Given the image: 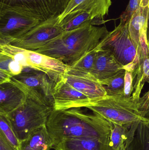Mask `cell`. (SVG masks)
<instances>
[{"label": "cell", "instance_id": "6da1fadb", "mask_svg": "<svg viewBox=\"0 0 149 150\" xmlns=\"http://www.w3.org/2000/svg\"><path fill=\"white\" fill-rule=\"evenodd\" d=\"M46 127L55 145L67 138H109L113 125L97 114L87 113L81 108H75L54 109Z\"/></svg>", "mask_w": 149, "mask_h": 150}, {"label": "cell", "instance_id": "7a4b0ae2", "mask_svg": "<svg viewBox=\"0 0 149 150\" xmlns=\"http://www.w3.org/2000/svg\"><path fill=\"white\" fill-rule=\"evenodd\" d=\"M108 32L106 26L86 22L77 29L64 32L35 52L59 60L69 67L95 48Z\"/></svg>", "mask_w": 149, "mask_h": 150}, {"label": "cell", "instance_id": "3957f363", "mask_svg": "<svg viewBox=\"0 0 149 150\" xmlns=\"http://www.w3.org/2000/svg\"><path fill=\"white\" fill-rule=\"evenodd\" d=\"M86 108L101 115L112 123L131 126L136 122L148 121L138 109L137 102L133 96H108L92 100Z\"/></svg>", "mask_w": 149, "mask_h": 150}, {"label": "cell", "instance_id": "277c9868", "mask_svg": "<svg viewBox=\"0 0 149 150\" xmlns=\"http://www.w3.org/2000/svg\"><path fill=\"white\" fill-rule=\"evenodd\" d=\"M53 110L54 107L43 105L26 96L25 101L22 105L5 116L20 142L46 125Z\"/></svg>", "mask_w": 149, "mask_h": 150}, {"label": "cell", "instance_id": "5b68a950", "mask_svg": "<svg viewBox=\"0 0 149 150\" xmlns=\"http://www.w3.org/2000/svg\"><path fill=\"white\" fill-rule=\"evenodd\" d=\"M45 20L26 9L0 5V45L21 38Z\"/></svg>", "mask_w": 149, "mask_h": 150}, {"label": "cell", "instance_id": "8992f818", "mask_svg": "<svg viewBox=\"0 0 149 150\" xmlns=\"http://www.w3.org/2000/svg\"><path fill=\"white\" fill-rule=\"evenodd\" d=\"M10 82L22 90L28 98L43 105L54 106V83L43 72L29 67H23L22 73L13 76Z\"/></svg>", "mask_w": 149, "mask_h": 150}, {"label": "cell", "instance_id": "52a82bcc", "mask_svg": "<svg viewBox=\"0 0 149 150\" xmlns=\"http://www.w3.org/2000/svg\"><path fill=\"white\" fill-rule=\"evenodd\" d=\"M129 21L120 20L119 25L109 32L97 46L99 50L110 52L124 67L134 61L137 53L129 30Z\"/></svg>", "mask_w": 149, "mask_h": 150}, {"label": "cell", "instance_id": "ba28073f", "mask_svg": "<svg viewBox=\"0 0 149 150\" xmlns=\"http://www.w3.org/2000/svg\"><path fill=\"white\" fill-rule=\"evenodd\" d=\"M58 21L59 17L45 20L9 44L25 50L36 51L64 32Z\"/></svg>", "mask_w": 149, "mask_h": 150}, {"label": "cell", "instance_id": "9c48e42d", "mask_svg": "<svg viewBox=\"0 0 149 150\" xmlns=\"http://www.w3.org/2000/svg\"><path fill=\"white\" fill-rule=\"evenodd\" d=\"M54 109L86 108L92 100L68 84L63 77L54 83L52 91Z\"/></svg>", "mask_w": 149, "mask_h": 150}, {"label": "cell", "instance_id": "30bf717a", "mask_svg": "<svg viewBox=\"0 0 149 150\" xmlns=\"http://www.w3.org/2000/svg\"><path fill=\"white\" fill-rule=\"evenodd\" d=\"M71 0H0V5L22 8L43 17L45 20L59 17Z\"/></svg>", "mask_w": 149, "mask_h": 150}, {"label": "cell", "instance_id": "8fae6325", "mask_svg": "<svg viewBox=\"0 0 149 150\" xmlns=\"http://www.w3.org/2000/svg\"><path fill=\"white\" fill-rule=\"evenodd\" d=\"M24 50L28 67L43 72L54 84L62 78L69 67L59 60L35 51Z\"/></svg>", "mask_w": 149, "mask_h": 150}, {"label": "cell", "instance_id": "7c38bea8", "mask_svg": "<svg viewBox=\"0 0 149 150\" xmlns=\"http://www.w3.org/2000/svg\"><path fill=\"white\" fill-rule=\"evenodd\" d=\"M111 4V0H71L64 11L59 16L58 24L67 14L78 10L88 12L94 19L105 22L103 17L108 14Z\"/></svg>", "mask_w": 149, "mask_h": 150}, {"label": "cell", "instance_id": "4fadbf2b", "mask_svg": "<svg viewBox=\"0 0 149 150\" xmlns=\"http://www.w3.org/2000/svg\"><path fill=\"white\" fill-rule=\"evenodd\" d=\"M63 78L92 100L107 96L104 86L91 76L73 74L66 71Z\"/></svg>", "mask_w": 149, "mask_h": 150}, {"label": "cell", "instance_id": "5bb4252c", "mask_svg": "<svg viewBox=\"0 0 149 150\" xmlns=\"http://www.w3.org/2000/svg\"><path fill=\"white\" fill-rule=\"evenodd\" d=\"M124 68L125 67L110 52L99 50L90 76L99 83L113 76Z\"/></svg>", "mask_w": 149, "mask_h": 150}, {"label": "cell", "instance_id": "9a60e30c", "mask_svg": "<svg viewBox=\"0 0 149 150\" xmlns=\"http://www.w3.org/2000/svg\"><path fill=\"white\" fill-rule=\"evenodd\" d=\"M125 70L132 72L134 99L138 102L144 84L149 83V52L147 54L136 55L134 61L125 67Z\"/></svg>", "mask_w": 149, "mask_h": 150}, {"label": "cell", "instance_id": "2e32d148", "mask_svg": "<svg viewBox=\"0 0 149 150\" xmlns=\"http://www.w3.org/2000/svg\"><path fill=\"white\" fill-rule=\"evenodd\" d=\"M110 138L79 137L64 139L54 145L55 150H113Z\"/></svg>", "mask_w": 149, "mask_h": 150}, {"label": "cell", "instance_id": "e0dca14e", "mask_svg": "<svg viewBox=\"0 0 149 150\" xmlns=\"http://www.w3.org/2000/svg\"><path fill=\"white\" fill-rule=\"evenodd\" d=\"M25 99V94L11 82L0 84V115H7L14 112Z\"/></svg>", "mask_w": 149, "mask_h": 150}, {"label": "cell", "instance_id": "ac0fdd59", "mask_svg": "<svg viewBox=\"0 0 149 150\" xmlns=\"http://www.w3.org/2000/svg\"><path fill=\"white\" fill-rule=\"evenodd\" d=\"M129 30L136 50L142 34L148 36L149 43V6H140L134 12L129 20Z\"/></svg>", "mask_w": 149, "mask_h": 150}, {"label": "cell", "instance_id": "d6986e66", "mask_svg": "<svg viewBox=\"0 0 149 150\" xmlns=\"http://www.w3.org/2000/svg\"><path fill=\"white\" fill-rule=\"evenodd\" d=\"M126 150H149V120L134 123L129 128Z\"/></svg>", "mask_w": 149, "mask_h": 150}, {"label": "cell", "instance_id": "ffe728a7", "mask_svg": "<svg viewBox=\"0 0 149 150\" xmlns=\"http://www.w3.org/2000/svg\"><path fill=\"white\" fill-rule=\"evenodd\" d=\"M54 143L46 125L38 129L27 138L20 142V150H50L53 149Z\"/></svg>", "mask_w": 149, "mask_h": 150}, {"label": "cell", "instance_id": "44dd1931", "mask_svg": "<svg viewBox=\"0 0 149 150\" xmlns=\"http://www.w3.org/2000/svg\"><path fill=\"white\" fill-rule=\"evenodd\" d=\"M87 22H92L94 25H99L105 23L94 19L88 12L78 10L67 14L59 24L64 32H67L77 29Z\"/></svg>", "mask_w": 149, "mask_h": 150}, {"label": "cell", "instance_id": "7402d4cb", "mask_svg": "<svg viewBox=\"0 0 149 150\" xmlns=\"http://www.w3.org/2000/svg\"><path fill=\"white\" fill-rule=\"evenodd\" d=\"M98 51L99 50L96 47L69 67L66 72L73 74L90 76L94 66Z\"/></svg>", "mask_w": 149, "mask_h": 150}, {"label": "cell", "instance_id": "603a6c76", "mask_svg": "<svg viewBox=\"0 0 149 150\" xmlns=\"http://www.w3.org/2000/svg\"><path fill=\"white\" fill-rule=\"evenodd\" d=\"M125 73V69H122L113 76L99 82L104 86L107 96L123 95Z\"/></svg>", "mask_w": 149, "mask_h": 150}, {"label": "cell", "instance_id": "cb8c5ba5", "mask_svg": "<svg viewBox=\"0 0 149 150\" xmlns=\"http://www.w3.org/2000/svg\"><path fill=\"white\" fill-rule=\"evenodd\" d=\"M113 124V127L110 135L109 144L113 150H119L122 145L125 144L128 131L130 126Z\"/></svg>", "mask_w": 149, "mask_h": 150}, {"label": "cell", "instance_id": "d4e9b609", "mask_svg": "<svg viewBox=\"0 0 149 150\" xmlns=\"http://www.w3.org/2000/svg\"><path fill=\"white\" fill-rule=\"evenodd\" d=\"M0 133L16 150L19 149L20 142L5 115H0Z\"/></svg>", "mask_w": 149, "mask_h": 150}, {"label": "cell", "instance_id": "484cf974", "mask_svg": "<svg viewBox=\"0 0 149 150\" xmlns=\"http://www.w3.org/2000/svg\"><path fill=\"white\" fill-rule=\"evenodd\" d=\"M149 6V0H130L126 11L121 16L120 20L129 21L140 6Z\"/></svg>", "mask_w": 149, "mask_h": 150}, {"label": "cell", "instance_id": "4316f807", "mask_svg": "<svg viewBox=\"0 0 149 150\" xmlns=\"http://www.w3.org/2000/svg\"><path fill=\"white\" fill-rule=\"evenodd\" d=\"M137 105L138 109L143 115L146 118H149V91L140 98Z\"/></svg>", "mask_w": 149, "mask_h": 150}, {"label": "cell", "instance_id": "83f0119b", "mask_svg": "<svg viewBox=\"0 0 149 150\" xmlns=\"http://www.w3.org/2000/svg\"><path fill=\"white\" fill-rule=\"evenodd\" d=\"M126 70L125 76V84L123 95L126 98H130L134 91L133 74L132 72Z\"/></svg>", "mask_w": 149, "mask_h": 150}, {"label": "cell", "instance_id": "f1b7e54d", "mask_svg": "<svg viewBox=\"0 0 149 150\" xmlns=\"http://www.w3.org/2000/svg\"><path fill=\"white\" fill-rule=\"evenodd\" d=\"M9 70L11 74L14 76H17L22 73L23 66L19 62L12 59L8 65Z\"/></svg>", "mask_w": 149, "mask_h": 150}, {"label": "cell", "instance_id": "f546056e", "mask_svg": "<svg viewBox=\"0 0 149 150\" xmlns=\"http://www.w3.org/2000/svg\"><path fill=\"white\" fill-rule=\"evenodd\" d=\"M12 59L8 55L0 53V70L5 71L12 75L10 72L8 68L9 64Z\"/></svg>", "mask_w": 149, "mask_h": 150}, {"label": "cell", "instance_id": "4dcf8cb0", "mask_svg": "<svg viewBox=\"0 0 149 150\" xmlns=\"http://www.w3.org/2000/svg\"><path fill=\"white\" fill-rule=\"evenodd\" d=\"M0 150H16L0 133Z\"/></svg>", "mask_w": 149, "mask_h": 150}, {"label": "cell", "instance_id": "1f68e13d", "mask_svg": "<svg viewBox=\"0 0 149 150\" xmlns=\"http://www.w3.org/2000/svg\"><path fill=\"white\" fill-rule=\"evenodd\" d=\"M13 77L12 75L3 70H0V84L9 83Z\"/></svg>", "mask_w": 149, "mask_h": 150}, {"label": "cell", "instance_id": "d6a6232c", "mask_svg": "<svg viewBox=\"0 0 149 150\" xmlns=\"http://www.w3.org/2000/svg\"><path fill=\"white\" fill-rule=\"evenodd\" d=\"M126 150V148H125V144L122 145L121 147L120 148V150Z\"/></svg>", "mask_w": 149, "mask_h": 150}]
</instances>
